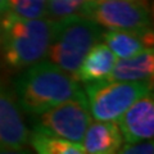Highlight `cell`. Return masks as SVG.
I'll use <instances>...</instances> for the list:
<instances>
[{
  "instance_id": "6da1fadb",
  "label": "cell",
  "mask_w": 154,
  "mask_h": 154,
  "mask_svg": "<svg viewBox=\"0 0 154 154\" xmlns=\"http://www.w3.org/2000/svg\"><path fill=\"white\" fill-rule=\"evenodd\" d=\"M13 91L23 112L38 116L84 90L76 77L53 62L42 59L18 75L13 82Z\"/></svg>"
},
{
  "instance_id": "9c48e42d",
  "label": "cell",
  "mask_w": 154,
  "mask_h": 154,
  "mask_svg": "<svg viewBox=\"0 0 154 154\" xmlns=\"http://www.w3.org/2000/svg\"><path fill=\"white\" fill-rule=\"evenodd\" d=\"M100 40L104 41L117 58H127L153 48L152 27L130 28V30H108L102 32Z\"/></svg>"
},
{
  "instance_id": "ba28073f",
  "label": "cell",
  "mask_w": 154,
  "mask_h": 154,
  "mask_svg": "<svg viewBox=\"0 0 154 154\" xmlns=\"http://www.w3.org/2000/svg\"><path fill=\"white\" fill-rule=\"evenodd\" d=\"M123 143L153 140L154 99L153 91L143 95L130 105L117 121Z\"/></svg>"
},
{
  "instance_id": "4fadbf2b",
  "label": "cell",
  "mask_w": 154,
  "mask_h": 154,
  "mask_svg": "<svg viewBox=\"0 0 154 154\" xmlns=\"http://www.w3.org/2000/svg\"><path fill=\"white\" fill-rule=\"evenodd\" d=\"M28 145L40 154H85L81 143L66 140L37 128L28 135Z\"/></svg>"
},
{
  "instance_id": "277c9868",
  "label": "cell",
  "mask_w": 154,
  "mask_h": 154,
  "mask_svg": "<svg viewBox=\"0 0 154 154\" xmlns=\"http://www.w3.org/2000/svg\"><path fill=\"white\" fill-rule=\"evenodd\" d=\"M84 94L91 117L99 121H116L135 100L153 91L152 81L98 80L84 82Z\"/></svg>"
},
{
  "instance_id": "e0dca14e",
  "label": "cell",
  "mask_w": 154,
  "mask_h": 154,
  "mask_svg": "<svg viewBox=\"0 0 154 154\" xmlns=\"http://www.w3.org/2000/svg\"><path fill=\"white\" fill-rule=\"evenodd\" d=\"M8 12H9L8 0H0V18H2L4 14H7Z\"/></svg>"
},
{
  "instance_id": "9a60e30c",
  "label": "cell",
  "mask_w": 154,
  "mask_h": 154,
  "mask_svg": "<svg viewBox=\"0 0 154 154\" xmlns=\"http://www.w3.org/2000/svg\"><path fill=\"white\" fill-rule=\"evenodd\" d=\"M88 0H49L48 18L58 19L72 14H80Z\"/></svg>"
},
{
  "instance_id": "5bb4252c",
  "label": "cell",
  "mask_w": 154,
  "mask_h": 154,
  "mask_svg": "<svg viewBox=\"0 0 154 154\" xmlns=\"http://www.w3.org/2000/svg\"><path fill=\"white\" fill-rule=\"evenodd\" d=\"M9 13L22 18L48 17L49 0H8Z\"/></svg>"
},
{
  "instance_id": "52a82bcc",
  "label": "cell",
  "mask_w": 154,
  "mask_h": 154,
  "mask_svg": "<svg viewBox=\"0 0 154 154\" xmlns=\"http://www.w3.org/2000/svg\"><path fill=\"white\" fill-rule=\"evenodd\" d=\"M28 135L16 96L0 79V153L25 152Z\"/></svg>"
},
{
  "instance_id": "5b68a950",
  "label": "cell",
  "mask_w": 154,
  "mask_h": 154,
  "mask_svg": "<svg viewBox=\"0 0 154 154\" xmlns=\"http://www.w3.org/2000/svg\"><path fill=\"white\" fill-rule=\"evenodd\" d=\"M80 14L105 30L144 28L152 25L146 0H88Z\"/></svg>"
},
{
  "instance_id": "2e32d148",
  "label": "cell",
  "mask_w": 154,
  "mask_h": 154,
  "mask_svg": "<svg viewBox=\"0 0 154 154\" xmlns=\"http://www.w3.org/2000/svg\"><path fill=\"white\" fill-rule=\"evenodd\" d=\"M153 152H154L153 140L123 143L118 150V153H125V154H143V153H153Z\"/></svg>"
},
{
  "instance_id": "8992f818",
  "label": "cell",
  "mask_w": 154,
  "mask_h": 154,
  "mask_svg": "<svg viewBox=\"0 0 154 154\" xmlns=\"http://www.w3.org/2000/svg\"><path fill=\"white\" fill-rule=\"evenodd\" d=\"M36 117L37 125L33 128L75 143H81L86 128L93 121L84 91Z\"/></svg>"
},
{
  "instance_id": "3957f363",
  "label": "cell",
  "mask_w": 154,
  "mask_h": 154,
  "mask_svg": "<svg viewBox=\"0 0 154 154\" xmlns=\"http://www.w3.org/2000/svg\"><path fill=\"white\" fill-rule=\"evenodd\" d=\"M102 27L81 14L53 19L48 60L76 77L90 48L102 37Z\"/></svg>"
},
{
  "instance_id": "30bf717a",
  "label": "cell",
  "mask_w": 154,
  "mask_h": 154,
  "mask_svg": "<svg viewBox=\"0 0 154 154\" xmlns=\"http://www.w3.org/2000/svg\"><path fill=\"white\" fill-rule=\"evenodd\" d=\"M123 144L122 134L116 121H91L81 140L85 154L118 153Z\"/></svg>"
},
{
  "instance_id": "8fae6325",
  "label": "cell",
  "mask_w": 154,
  "mask_h": 154,
  "mask_svg": "<svg viewBox=\"0 0 154 154\" xmlns=\"http://www.w3.org/2000/svg\"><path fill=\"white\" fill-rule=\"evenodd\" d=\"M116 59L117 57L113 54L107 44L99 40L90 48L88 54L84 57L76 72V79L80 82H90V81L108 79L113 69Z\"/></svg>"
},
{
  "instance_id": "7a4b0ae2",
  "label": "cell",
  "mask_w": 154,
  "mask_h": 154,
  "mask_svg": "<svg viewBox=\"0 0 154 154\" xmlns=\"http://www.w3.org/2000/svg\"><path fill=\"white\" fill-rule=\"evenodd\" d=\"M51 18H0V57L11 69H25L45 59L51 37Z\"/></svg>"
},
{
  "instance_id": "7c38bea8",
  "label": "cell",
  "mask_w": 154,
  "mask_h": 154,
  "mask_svg": "<svg viewBox=\"0 0 154 154\" xmlns=\"http://www.w3.org/2000/svg\"><path fill=\"white\" fill-rule=\"evenodd\" d=\"M154 50L153 48L127 58H117L107 80L114 81H153Z\"/></svg>"
}]
</instances>
